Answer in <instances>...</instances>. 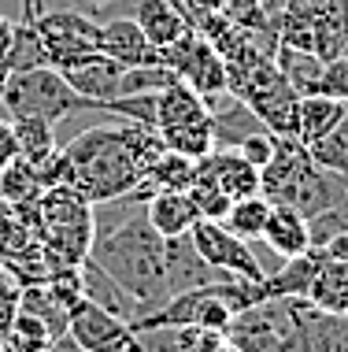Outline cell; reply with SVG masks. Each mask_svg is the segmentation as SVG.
<instances>
[{
	"mask_svg": "<svg viewBox=\"0 0 348 352\" xmlns=\"http://www.w3.org/2000/svg\"><path fill=\"white\" fill-rule=\"evenodd\" d=\"M63 152L71 160V186L97 208L145 186L148 167L163 156L167 145L156 126L119 119V126L78 134L71 145H63Z\"/></svg>",
	"mask_w": 348,
	"mask_h": 352,
	"instance_id": "obj_1",
	"label": "cell"
},
{
	"mask_svg": "<svg viewBox=\"0 0 348 352\" xmlns=\"http://www.w3.org/2000/svg\"><path fill=\"white\" fill-rule=\"evenodd\" d=\"M89 260H97L100 271L111 274L145 308V316L171 300V289H167V237H159L156 226L148 223L145 204L141 208L134 204L115 226H100L97 237H93Z\"/></svg>",
	"mask_w": 348,
	"mask_h": 352,
	"instance_id": "obj_2",
	"label": "cell"
},
{
	"mask_svg": "<svg viewBox=\"0 0 348 352\" xmlns=\"http://www.w3.org/2000/svg\"><path fill=\"white\" fill-rule=\"evenodd\" d=\"M259 193L270 204H289L304 219H315L348 193V175L318 167L297 138L275 134V152L259 167Z\"/></svg>",
	"mask_w": 348,
	"mask_h": 352,
	"instance_id": "obj_3",
	"label": "cell"
},
{
	"mask_svg": "<svg viewBox=\"0 0 348 352\" xmlns=\"http://www.w3.org/2000/svg\"><path fill=\"white\" fill-rule=\"evenodd\" d=\"M0 108H4L12 119L37 116V119H49L56 126L60 119L74 116V111H93V100L82 97V93L63 78V71L26 67V71H12Z\"/></svg>",
	"mask_w": 348,
	"mask_h": 352,
	"instance_id": "obj_4",
	"label": "cell"
},
{
	"mask_svg": "<svg viewBox=\"0 0 348 352\" xmlns=\"http://www.w3.org/2000/svg\"><path fill=\"white\" fill-rule=\"evenodd\" d=\"M30 26L45 49L49 67H56V71H63L71 63H78L82 56L97 52L100 23L89 19L86 12H41Z\"/></svg>",
	"mask_w": 348,
	"mask_h": 352,
	"instance_id": "obj_5",
	"label": "cell"
},
{
	"mask_svg": "<svg viewBox=\"0 0 348 352\" xmlns=\"http://www.w3.org/2000/svg\"><path fill=\"white\" fill-rule=\"evenodd\" d=\"M163 63L178 74V82H185L200 97L227 93V60L219 56V49L208 37H200L196 30H185L174 45H167Z\"/></svg>",
	"mask_w": 348,
	"mask_h": 352,
	"instance_id": "obj_6",
	"label": "cell"
},
{
	"mask_svg": "<svg viewBox=\"0 0 348 352\" xmlns=\"http://www.w3.org/2000/svg\"><path fill=\"white\" fill-rule=\"evenodd\" d=\"M193 245L204 260L211 263L215 271L233 274V278H248V282H263V263L256 252V241H244V237L230 234L222 223H211V219H196L193 223Z\"/></svg>",
	"mask_w": 348,
	"mask_h": 352,
	"instance_id": "obj_7",
	"label": "cell"
},
{
	"mask_svg": "<svg viewBox=\"0 0 348 352\" xmlns=\"http://www.w3.org/2000/svg\"><path fill=\"white\" fill-rule=\"evenodd\" d=\"M67 338L82 352H148L141 334L126 319L111 316V311H104L93 300H82L71 308Z\"/></svg>",
	"mask_w": 348,
	"mask_h": 352,
	"instance_id": "obj_8",
	"label": "cell"
},
{
	"mask_svg": "<svg viewBox=\"0 0 348 352\" xmlns=\"http://www.w3.org/2000/svg\"><path fill=\"white\" fill-rule=\"evenodd\" d=\"M97 49L111 56L119 67H145V63H163V52L145 37V30L130 15L104 19L97 30Z\"/></svg>",
	"mask_w": 348,
	"mask_h": 352,
	"instance_id": "obj_9",
	"label": "cell"
},
{
	"mask_svg": "<svg viewBox=\"0 0 348 352\" xmlns=\"http://www.w3.org/2000/svg\"><path fill=\"white\" fill-rule=\"evenodd\" d=\"M196 182H208L237 201V197L259 193V167H252L237 148H211L196 160Z\"/></svg>",
	"mask_w": 348,
	"mask_h": 352,
	"instance_id": "obj_10",
	"label": "cell"
},
{
	"mask_svg": "<svg viewBox=\"0 0 348 352\" xmlns=\"http://www.w3.org/2000/svg\"><path fill=\"white\" fill-rule=\"evenodd\" d=\"M230 278V274L215 271L200 252H196L193 237L189 234H178V237H167V289L174 293H185V289H200V285H215Z\"/></svg>",
	"mask_w": 348,
	"mask_h": 352,
	"instance_id": "obj_11",
	"label": "cell"
},
{
	"mask_svg": "<svg viewBox=\"0 0 348 352\" xmlns=\"http://www.w3.org/2000/svg\"><path fill=\"white\" fill-rule=\"evenodd\" d=\"M122 71H126V67H119L111 56H104V52L97 49V52L82 56L78 63L63 67V78H67L86 100H93V111H100V104H104V100H115L119 97Z\"/></svg>",
	"mask_w": 348,
	"mask_h": 352,
	"instance_id": "obj_12",
	"label": "cell"
},
{
	"mask_svg": "<svg viewBox=\"0 0 348 352\" xmlns=\"http://www.w3.org/2000/svg\"><path fill=\"white\" fill-rule=\"evenodd\" d=\"M259 241L267 245V252H275L278 260L312 249V230H308V219L289 204H270V215L263 223Z\"/></svg>",
	"mask_w": 348,
	"mask_h": 352,
	"instance_id": "obj_13",
	"label": "cell"
},
{
	"mask_svg": "<svg viewBox=\"0 0 348 352\" xmlns=\"http://www.w3.org/2000/svg\"><path fill=\"white\" fill-rule=\"evenodd\" d=\"M78 271H82V289H86V300L100 304L104 311H111V316L126 319L130 327H134V322L145 316V308H141V304L130 297V293L122 289V285L111 278V274L100 271L97 260H89V256H86V260L78 263Z\"/></svg>",
	"mask_w": 348,
	"mask_h": 352,
	"instance_id": "obj_14",
	"label": "cell"
},
{
	"mask_svg": "<svg viewBox=\"0 0 348 352\" xmlns=\"http://www.w3.org/2000/svg\"><path fill=\"white\" fill-rule=\"evenodd\" d=\"M145 215L148 223L156 226L159 237H178V234H189L196 215L189 189H152V197L145 201Z\"/></svg>",
	"mask_w": 348,
	"mask_h": 352,
	"instance_id": "obj_15",
	"label": "cell"
},
{
	"mask_svg": "<svg viewBox=\"0 0 348 352\" xmlns=\"http://www.w3.org/2000/svg\"><path fill=\"white\" fill-rule=\"evenodd\" d=\"M323 260H326V252L318 249V245L289 256V260H281L278 267L263 278V297H308V285H312Z\"/></svg>",
	"mask_w": 348,
	"mask_h": 352,
	"instance_id": "obj_16",
	"label": "cell"
},
{
	"mask_svg": "<svg viewBox=\"0 0 348 352\" xmlns=\"http://www.w3.org/2000/svg\"><path fill=\"white\" fill-rule=\"evenodd\" d=\"M130 19H134L141 30H145V37L156 45L159 52H163L167 45H174L185 30H193V26L185 23V15L178 12L171 0H141Z\"/></svg>",
	"mask_w": 348,
	"mask_h": 352,
	"instance_id": "obj_17",
	"label": "cell"
},
{
	"mask_svg": "<svg viewBox=\"0 0 348 352\" xmlns=\"http://www.w3.org/2000/svg\"><path fill=\"white\" fill-rule=\"evenodd\" d=\"M275 63H278L281 78L289 82V89H293L297 97H315V93H323V89H326V63L318 60L315 52L278 45Z\"/></svg>",
	"mask_w": 348,
	"mask_h": 352,
	"instance_id": "obj_18",
	"label": "cell"
},
{
	"mask_svg": "<svg viewBox=\"0 0 348 352\" xmlns=\"http://www.w3.org/2000/svg\"><path fill=\"white\" fill-rule=\"evenodd\" d=\"M200 119H208V104L185 82H171L167 89L156 93V130H174Z\"/></svg>",
	"mask_w": 348,
	"mask_h": 352,
	"instance_id": "obj_19",
	"label": "cell"
},
{
	"mask_svg": "<svg viewBox=\"0 0 348 352\" xmlns=\"http://www.w3.org/2000/svg\"><path fill=\"white\" fill-rule=\"evenodd\" d=\"M348 104L330 97V93H315V97H300V108H297V141L300 145H315L323 134H330L334 122L345 116Z\"/></svg>",
	"mask_w": 348,
	"mask_h": 352,
	"instance_id": "obj_20",
	"label": "cell"
},
{
	"mask_svg": "<svg viewBox=\"0 0 348 352\" xmlns=\"http://www.w3.org/2000/svg\"><path fill=\"white\" fill-rule=\"evenodd\" d=\"M308 300L323 311H334V316H348V263L326 256L308 285Z\"/></svg>",
	"mask_w": 348,
	"mask_h": 352,
	"instance_id": "obj_21",
	"label": "cell"
},
{
	"mask_svg": "<svg viewBox=\"0 0 348 352\" xmlns=\"http://www.w3.org/2000/svg\"><path fill=\"white\" fill-rule=\"evenodd\" d=\"M45 189L37 182L30 160H12L4 170H0V204L4 208H23V204H34Z\"/></svg>",
	"mask_w": 348,
	"mask_h": 352,
	"instance_id": "obj_22",
	"label": "cell"
},
{
	"mask_svg": "<svg viewBox=\"0 0 348 352\" xmlns=\"http://www.w3.org/2000/svg\"><path fill=\"white\" fill-rule=\"evenodd\" d=\"M267 215H270V201H267V197H263V193H248V197H237V201L230 204L222 226H227L230 234L244 237V241H259Z\"/></svg>",
	"mask_w": 348,
	"mask_h": 352,
	"instance_id": "obj_23",
	"label": "cell"
},
{
	"mask_svg": "<svg viewBox=\"0 0 348 352\" xmlns=\"http://www.w3.org/2000/svg\"><path fill=\"white\" fill-rule=\"evenodd\" d=\"M12 130H15V141H19V156L37 164L41 156H49L56 148V126L49 119H37V116H19L12 119Z\"/></svg>",
	"mask_w": 348,
	"mask_h": 352,
	"instance_id": "obj_24",
	"label": "cell"
},
{
	"mask_svg": "<svg viewBox=\"0 0 348 352\" xmlns=\"http://www.w3.org/2000/svg\"><path fill=\"white\" fill-rule=\"evenodd\" d=\"M52 341H56L52 330L45 327V322L37 319L34 311L19 308L15 322L8 327V334H4V349H8V352H49Z\"/></svg>",
	"mask_w": 348,
	"mask_h": 352,
	"instance_id": "obj_25",
	"label": "cell"
},
{
	"mask_svg": "<svg viewBox=\"0 0 348 352\" xmlns=\"http://www.w3.org/2000/svg\"><path fill=\"white\" fill-rule=\"evenodd\" d=\"M145 182L152 189H189L196 182V160L182 156V152H171L167 148L163 156L148 167Z\"/></svg>",
	"mask_w": 348,
	"mask_h": 352,
	"instance_id": "obj_26",
	"label": "cell"
},
{
	"mask_svg": "<svg viewBox=\"0 0 348 352\" xmlns=\"http://www.w3.org/2000/svg\"><path fill=\"white\" fill-rule=\"evenodd\" d=\"M159 138H163V145L171 152H182V156H189V160L208 156V152L215 148L211 111H208V119H200V122H185V126H174V130H159Z\"/></svg>",
	"mask_w": 348,
	"mask_h": 352,
	"instance_id": "obj_27",
	"label": "cell"
},
{
	"mask_svg": "<svg viewBox=\"0 0 348 352\" xmlns=\"http://www.w3.org/2000/svg\"><path fill=\"white\" fill-rule=\"evenodd\" d=\"M308 152H312V160L318 167L348 175V108H345V116L334 122L330 134H323L315 145H308Z\"/></svg>",
	"mask_w": 348,
	"mask_h": 352,
	"instance_id": "obj_28",
	"label": "cell"
},
{
	"mask_svg": "<svg viewBox=\"0 0 348 352\" xmlns=\"http://www.w3.org/2000/svg\"><path fill=\"white\" fill-rule=\"evenodd\" d=\"M171 82H178V74L167 63H145V67H126L119 78V97H141V93H159Z\"/></svg>",
	"mask_w": 348,
	"mask_h": 352,
	"instance_id": "obj_29",
	"label": "cell"
},
{
	"mask_svg": "<svg viewBox=\"0 0 348 352\" xmlns=\"http://www.w3.org/2000/svg\"><path fill=\"white\" fill-rule=\"evenodd\" d=\"M222 15H227L233 26H241L244 34H263L278 23V12H270L263 0H227V4H222Z\"/></svg>",
	"mask_w": 348,
	"mask_h": 352,
	"instance_id": "obj_30",
	"label": "cell"
},
{
	"mask_svg": "<svg viewBox=\"0 0 348 352\" xmlns=\"http://www.w3.org/2000/svg\"><path fill=\"white\" fill-rule=\"evenodd\" d=\"M45 289L52 293L56 300L63 304V308H74V304H82L86 300V289H82V271H78V263L74 267H56L49 274V282H45Z\"/></svg>",
	"mask_w": 348,
	"mask_h": 352,
	"instance_id": "obj_31",
	"label": "cell"
},
{
	"mask_svg": "<svg viewBox=\"0 0 348 352\" xmlns=\"http://www.w3.org/2000/svg\"><path fill=\"white\" fill-rule=\"evenodd\" d=\"M189 197H193V208H196V215L200 219H211V223H222L230 212V197L222 193V189H215L208 182H193L189 186Z\"/></svg>",
	"mask_w": 348,
	"mask_h": 352,
	"instance_id": "obj_32",
	"label": "cell"
},
{
	"mask_svg": "<svg viewBox=\"0 0 348 352\" xmlns=\"http://www.w3.org/2000/svg\"><path fill=\"white\" fill-rule=\"evenodd\" d=\"M34 167L37 182H41V189H52V186H71V160L63 148H52L49 156H41Z\"/></svg>",
	"mask_w": 348,
	"mask_h": 352,
	"instance_id": "obj_33",
	"label": "cell"
},
{
	"mask_svg": "<svg viewBox=\"0 0 348 352\" xmlns=\"http://www.w3.org/2000/svg\"><path fill=\"white\" fill-rule=\"evenodd\" d=\"M19 308H23V285L12 271L0 267V334H8V327L15 322Z\"/></svg>",
	"mask_w": 348,
	"mask_h": 352,
	"instance_id": "obj_34",
	"label": "cell"
},
{
	"mask_svg": "<svg viewBox=\"0 0 348 352\" xmlns=\"http://www.w3.org/2000/svg\"><path fill=\"white\" fill-rule=\"evenodd\" d=\"M323 93H330V97H337V100L348 104V56H341V60H334V63H326V89H323Z\"/></svg>",
	"mask_w": 348,
	"mask_h": 352,
	"instance_id": "obj_35",
	"label": "cell"
},
{
	"mask_svg": "<svg viewBox=\"0 0 348 352\" xmlns=\"http://www.w3.org/2000/svg\"><path fill=\"white\" fill-rule=\"evenodd\" d=\"M12 160H19V141H15V130L12 122H0V170H4Z\"/></svg>",
	"mask_w": 348,
	"mask_h": 352,
	"instance_id": "obj_36",
	"label": "cell"
},
{
	"mask_svg": "<svg viewBox=\"0 0 348 352\" xmlns=\"http://www.w3.org/2000/svg\"><path fill=\"white\" fill-rule=\"evenodd\" d=\"M78 12H86L89 19H97V23H104V19H111V0H71Z\"/></svg>",
	"mask_w": 348,
	"mask_h": 352,
	"instance_id": "obj_37",
	"label": "cell"
},
{
	"mask_svg": "<svg viewBox=\"0 0 348 352\" xmlns=\"http://www.w3.org/2000/svg\"><path fill=\"white\" fill-rule=\"evenodd\" d=\"M318 249H323L326 256H330V260H345V263H348V230L334 234L330 241H326V245H318Z\"/></svg>",
	"mask_w": 348,
	"mask_h": 352,
	"instance_id": "obj_38",
	"label": "cell"
},
{
	"mask_svg": "<svg viewBox=\"0 0 348 352\" xmlns=\"http://www.w3.org/2000/svg\"><path fill=\"white\" fill-rule=\"evenodd\" d=\"M222 4H227V0H189V23L196 26V19H200V15L222 12Z\"/></svg>",
	"mask_w": 348,
	"mask_h": 352,
	"instance_id": "obj_39",
	"label": "cell"
},
{
	"mask_svg": "<svg viewBox=\"0 0 348 352\" xmlns=\"http://www.w3.org/2000/svg\"><path fill=\"white\" fill-rule=\"evenodd\" d=\"M12 41H15V23H12V19H4V15H0V60L8 56V49H12Z\"/></svg>",
	"mask_w": 348,
	"mask_h": 352,
	"instance_id": "obj_40",
	"label": "cell"
},
{
	"mask_svg": "<svg viewBox=\"0 0 348 352\" xmlns=\"http://www.w3.org/2000/svg\"><path fill=\"white\" fill-rule=\"evenodd\" d=\"M41 15V0H23V23H34Z\"/></svg>",
	"mask_w": 348,
	"mask_h": 352,
	"instance_id": "obj_41",
	"label": "cell"
},
{
	"mask_svg": "<svg viewBox=\"0 0 348 352\" xmlns=\"http://www.w3.org/2000/svg\"><path fill=\"white\" fill-rule=\"evenodd\" d=\"M8 78H12V67H8V60H0V104H4V89H8Z\"/></svg>",
	"mask_w": 348,
	"mask_h": 352,
	"instance_id": "obj_42",
	"label": "cell"
},
{
	"mask_svg": "<svg viewBox=\"0 0 348 352\" xmlns=\"http://www.w3.org/2000/svg\"><path fill=\"white\" fill-rule=\"evenodd\" d=\"M219 352H241V349H237V345H233V341L227 338V341H222V349H219Z\"/></svg>",
	"mask_w": 348,
	"mask_h": 352,
	"instance_id": "obj_43",
	"label": "cell"
},
{
	"mask_svg": "<svg viewBox=\"0 0 348 352\" xmlns=\"http://www.w3.org/2000/svg\"><path fill=\"white\" fill-rule=\"evenodd\" d=\"M263 4H267L270 12H281V0H263Z\"/></svg>",
	"mask_w": 348,
	"mask_h": 352,
	"instance_id": "obj_44",
	"label": "cell"
},
{
	"mask_svg": "<svg viewBox=\"0 0 348 352\" xmlns=\"http://www.w3.org/2000/svg\"><path fill=\"white\" fill-rule=\"evenodd\" d=\"M0 352H4V334H0Z\"/></svg>",
	"mask_w": 348,
	"mask_h": 352,
	"instance_id": "obj_45",
	"label": "cell"
},
{
	"mask_svg": "<svg viewBox=\"0 0 348 352\" xmlns=\"http://www.w3.org/2000/svg\"><path fill=\"white\" fill-rule=\"evenodd\" d=\"M4 352H8V349H4Z\"/></svg>",
	"mask_w": 348,
	"mask_h": 352,
	"instance_id": "obj_46",
	"label": "cell"
}]
</instances>
